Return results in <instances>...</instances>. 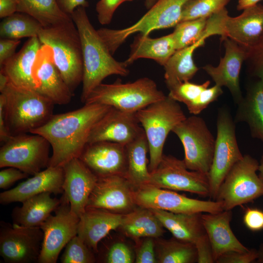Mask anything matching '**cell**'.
<instances>
[{"label":"cell","mask_w":263,"mask_h":263,"mask_svg":"<svg viewBox=\"0 0 263 263\" xmlns=\"http://www.w3.org/2000/svg\"><path fill=\"white\" fill-rule=\"evenodd\" d=\"M144 132L136 113L112 107L92 129L88 144L108 141L126 145Z\"/></svg>","instance_id":"19"},{"label":"cell","mask_w":263,"mask_h":263,"mask_svg":"<svg viewBox=\"0 0 263 263\" xmlns=\"http://www.w3.org/2000/svg\"><path fill=\"white\" fill-rule=\"evenodd\" d=\"M132 185L124 175L98 177L90 196L86 208L128 213L136 206L133 198Z\"/></svg>","instance_id":"17"},{"label":"cell","mask_w":263,"mask_h":263,"mask_svg":"<svg viewBox=\"0 0 263 263\" xmlns=\"http://www.w3.org/2000/svg\"><path fill=\"white\" fill-rule=\"evenodd\" d=\"M7 76L1 71H0V92H2L9 83Z\"/></svg>","instance_id":"54"},{"label":"cell","mask_w":263,"mask_h":263,"mask_svg":"<svg viewBox=\"0 0 263 263\" xmlns=\"http://www.w3.org/2000/svg\"><path fill=\"white\" fill-rule=\"evenodd\" d=\"M63 11L71 16L75 10L79 7L85 8L89 6L87 0H56Z\"/></svg>","instance_id":"51"},{"label":"cell","mask_w":263,"mask_h":263,"mask_svg":"<svg viewBox=\"0 0 263 263\" xmlns=\"http://www.w3.org/2000/svg\"><path fill=\"white\" fill-rule=\"evenodd\" d=\"M224 41L225 53L217 66L207 64L203 70L211 77L216 85L226 87L237 104L243 97L239 76L242 66L247 56V50L228 38Z\"/></svg>","instance_id":"22"},{"label":"cell","mask_w":263,"mask_h":263,"mask_svg":"<svg viewBox=\"0 0 263 263\" xmlns=\"http://www.w3.org/2000/svg\"><path fill=\"white\" fill-rule=\"evenodd\" d=\"M194 245L196 249L197 263H215L211 245L206 233L196 241Z\"/></svg>","instance_id":"46"},{"label":"cell","mask_w":263,"mask_h":263,"mask_svg":"<svg viewBox=\"0 0 263 263\" xmlns=\"http://www.w3.org/2000/svg\"><path fill=\"white\" fill-rule=\"evenodd\" d=\"M12 135L9 133L5 122L4 100L2 95L0 94V141L4 143Z\"/></svg>","instance_id":"53"},{"label":"cell","mask_w":263,"mask_h":263,"mask_svg":"<svg viewBox=\"0 0 263 263\" xmlns=\"http://www.w3.org/2000/svg\"><path fill=\"white\" fill-rule=\"evenodd\" d=\"M17 12L29 15L43 27L72 19L71 16L62 10L56 0H18Z\"/></svg>","instance_id":"34"},{"label":"cell","mask_w":263,"mask_h":263,"mask_svg":"<svg viewBox=\"0 0 263 263\" xmlns=\"http://www.w3.org/2000/svg\"><path fill=\"white\" fill-rule=\"evenodd\" d=\"M174 238L194 244L206 233L202 221V213H174L158 209H150Z\"/></svg>","instance_id":"30"},{"label":"cell","mask_w":263,"mask_h":263,"mask_svg":"<svg viewBox=\"0 0 263 263\" xmlns=\"http://www.w3.org/2000/svg\"><path fill=\"white\" fill-rule=\"evenodd\" d=\"M43 26L33 18L20 12L3 19L0 24L1 38L19 39L38 37Z\"/></svg>","instance_id":"35"},{"label":"cell","mask_w":263,"mask_h":263,"mask_svg":"<svg viewBox=\"0 0 263 263\" xmlns=\"http://www.w3.org/2000/svg\"><path fill=\"white\" fill-rule=\"evenodd\" d=\"M51 194L43 192L22 202L20 207H15L13 210V223L27 227H40L60 204V199L52 198Z\"/></svg>","instance_id":"31"},{"label":"cell","mask_w":263,"mask_h":263,"mask_svg":"<svg viewBox=\"0 0 263 263\" xmlns=\"http://www.w3.org/2000/svg\"><path fill=\"white\" fill-rule=\"evenodd\" d=\"M249 0H239L237 5V9L238 10H244L245 5Z\"/></svg>","instance_id":"57"},{"label":"cell","mask_w":263,"mask_h":263,"mask_svg":"<svg viewBox=\"0 0 263 263\" xmlns=\"http://www.w3.org/2000/svg\"><path fill=\"white\" fill-rule=\"evenodd\" d=\"M20 43L19 39L1 38L0 39V66L15 54L17 47Z\"/></svg>","instance_id":"50"},{"label":"cell","mask_w":263,"mask_h":263,"mask_svg":"<svg viewBox=\"0 0 263 263\" xmlns=\"http://www.w3.org/2000/svg\"><path fill=\"white\" fill-rule=\"evenodd\" d=\"M166 96L154 81L145 77L126 83L119 80L112 84L101 83L91 93L84 104L105 105L135 113Z\"/></svg>","instance_id":"6"},{"label":"cell","mask_w":263,"mask_h":263,"mask_svg":"<svg viewBox=\"0 0 263 263\" xmlns=\"http://www.w3.org/2000/svg\"><path fill=\"white\" fill-rule=\"evenodd\" d=\"M177 51L172 33L157 38L137 35L131 44L128 58L124 61L129 66L139 58H149L164 66Z\"/></svg>","instance_id":"29"},{"label":"cell","mask_w":263,"mask_h":263,"mask_svg":"<svg viewBox=\"0 0 263 263\" xmlns=\"http://www.w3.org/2000/svg\"><path fill=\"white\" fill-rule=\"evenodd\" d=\"M257 251V263H263V242L261 244L259 248Z\"/></svg>","instance_id":"55"},{"label":"cell","mask_w":263,"mask_h":263,"mask_svg":"<svg viewBox=\"0 0 263 263\" xmlns=\"http://www.w3.org/2000/svg\"><path fill=\"white\" fill-rule=\"evenodd\" d=\"M235 122L225 108L220 109L217 118V134L212 162L208 173L209 196L215 200L218 189L234 165L242 159L235 132Z\"/></svg>","instance_id":"11"},{"label":"cell","mask_w":263,"mask_h":263,"mask_svg":"<svg viewBox=\"0 0 263 263\" xmlns=\"http://www.w3.org/2000/svg\"><path fill=\"white\" fill-rule=\"evenodd\" d=\"M190 0H158L134 24L125 28H101L97 32L113 55L131 35H149L152 31L175 27L181 20L183 7Z\"/></svg>","instance_id":"7"},{"label":"cell","mask_w":263,"mask_h":263,"mask_svg":"<svg viewBox=\"0 0 263 263\" xmlns=\"http://www.w3.org/2000/svg\"><path fill=\"white\" fill-rule=\"evenodd\" d=\"M71 17L79 35L83 73L81 101L85 103L91 93L107 77L126 76L129 70L126 63L115 59L89 19L85 8H76Z\"/></svg>","instance_id":"2"},{"label":"cell","mask_w":263,"mask_h":263,"mask_svg":"<svg viewBox=\"0 0 263 263\" xmlns=\"http://www.w3.org/2000/svg\"><path fill=\"white\" fill-rule=\"evenodd\" d=\"M41 45L38 37L29 38L22 48L0 67L10 83L36 91L32 71Z\"/></svg>","instance_id":"27"},{"label":"cell","mask_w":263,"mask_h":263,"mask_svg":"<svg viewBox=\"0 0 263 263\" xmlns=\"http://www.w3.org/2000/svg\"><path fill=\"white\" fill-rule=\"evenodd\" d=\"M135 0H99L96 3L95 10L99 22L102 25L109 24L114 12L122 3Z\"/></svg>","instance_id":"44"},{"label":"cell","mask_w":263,"mask_h":263,"mask_svg":"<svg viewBox=\"0 0 263 263\" xmlns=\"http://www.w3.org/2000/svg\"><path fill=\"white\" fill-rule=\"evenodd\" d=\"M78 158L98 178L113 175L125 176V145L108 141L87 144Z\"/></svg>","instance_id":"20"},{"label":"cell","mask_w":263,"mask_h":263,"mask_svg":"<svg viewBox=\"0 0 263 263\" xmlns=\"http://www.w3.org/2000/svg\"><path fill=\"white\" fill-rule=\"evenodd\" d=\"M202 221L210 243L215 261L223 254L230 251L247 252L249 250L235 236L230 227L231 210L202 213Z\"/></svg>","instance_id":"25"},{"label":"cell","mask_w":263,"mask_h":263,"mask_svg":"<svg viewBox=\"0 0 263 263\" xmlns=\"http://www.w3.org/2000/svg\"><path fill=\"white\" fill-rule=\"evenodd\" d=\"M18 0H0V18L3 19L17 11Z\"/></svg>","instance_id":"52"},{"label":"cell","mask_w":263,"mask_h":263,"mask_svg":"<svg viewBox=\"0 0 263 263\" xmlns=\"http://www.w3.org/2000/svg\"><path fill=\"white\" fill-rule=\"evenodd\" d=\"M243 222L251 231L263 229V211L257 208H247L244 212Z\"/></svg>","instance_id":"49"},{"label":"cell","mask_w":263,"mask_h":263,"mask_svg":"<svg viewBox=\"0 0 263 263\" xmlns=\"http://www.w3.org/2000/svg\"><path fill=\"white\" fill-rule=\"evenodd\" d=\"M156 258L159 263H192L197 262L194 244L173 240L158 241Z\"/></svg>","instance_id":"36"},{"label":"cell","mask_w":263,"mask_h":263,"mask_svg":"<svg viewBox=\"0 0 263 263\" xmlns=\"http://www.w3.org/2000/svg\"><path fill=\"white\" fill-rule=\"evenodd\" d=\"M133 198L139 207L174 213H215L224 210L223 204L219 201L192 199L149 184L135 188Z\"/></svg>","instance_id":"12"},{"label":"cell","mask_w":263,"mask_h":263,"mask_svg":"<svg viewBox=\"0 0 263 263\" xmlns=\"http://www.w3.org/2000/svg\"><path fill=\"white\" fill-rule=\"evenodd\" d=\"M245 61L250 74L263 82V36L254 45L247 50Z\"/></svg>","instance_id":"41"},{"label":"cell","mask_w":263,"mask_h":263,"mask_svg":"<svg viewBox=\"0 0 263 263\" xmlns=\"http://www.w3.org/2000/svg\"><path fill=\"white\" fill-rule=\"evenodd\" d=\"M123 214L104 209L86 208L80 217L77 235L93 251L98 252V244L122 223Z\"/></svg>","instance_id":"26"},{"label":"cell","mask_w":263,"mask_h":263,"mask_svg":"<svg viewBox=\"0 0 263 263\" xmlns=\"http://www.w3.org/2000/svg\"><path fill=\"white\" fill-rule=\"evenodd\" d=\"M50 147L38 134L12 135L0 147V168L14 167L33 175L48 167Z\"/></svg>","instance_id":"9"},{"label":"cell","mask_w":263,"mask_h":263,"mask_svg":"<svg viewBox=\"0 0 263 263\" xmlns=\"http://www.w3.org/2000/svg\"><path fill=\"white\" fill-rule=\"evenodd\" d=\"M127 167L125 177L133 187L148 184L150 178L147 153L148 142L144 132L126 145Z\"/></svg>","instance_id":"33"},{"label":"cell","mask_w":263,"mask_h":263,"mask_svg":"<svg viewBox=\"0 0 263 263\" xmlns=\"http://www.w3.org/2000/svg\"><path fill=\"white\" fill-rule=\"evenodd\" d=\"M257 251L251 249L247 252L230 251L221 255L215 261L217 263H250L256 260Z\"/></svg>","instance_id":"45"},{"label":"cell","mask_w":263,"mask_h":263,"mask_svg":"<svg viewBox=\"0 0 263 263\" xmlns=\"http://www.w3.org/2000/svg\"><path fill=\"white\" fill-rule=\"evenodd\" d=\"M60 260L62 263H93L95 261L91 249L77 235L66 244Z\"/></svg>","instance_id":"39"},{"label":"cell","mask_w":263,"mask_h":263,"mask_svg":"<svg viewBox=\"0 0 263 263\" xmlns=\"http://www.w3.org/2000/svg\"><path fill=\"white\" fill-rule=\"evenodd\" d=\"M197 115L186 117L172 132L183 146V160L187 168L208 174L212 162L215 139L204 120Z\"/></svg>","instance_id":"10"},{"label":"cell","mask_w":263,"mask_h":263,"mask_svg":"<svg viewBox=\"0 0 263 263\" xmlns=\"http://www.w3.org/2000/svg\"><path fill=\"white\" fill-rule=\"evenodd\" d=\"M120 227L133 239L158 238L164 232V226L150 209L139 207L124 214Z\"/></svg>","instance_id":"32"},{"label":"cell","mask_w":263,"mask_h":263,"mask_svg":"<svg viewBox=\"0 0 263 263\" xmlns=\"http://www.w3.org/2000/svg\"><path fill=\"white\" fill-rule=\"evenodd\" d=\"M261 0H249L245 5L244 8L258 3Z\"/></svg>","instance_id":"59"},{"label":"cell","mask_w":263,"mask_h":263,"mask_svg":"<svg viewBox=\"0 0 263 263\" xmlns=\"http://www.w3.org/2000/svg\"><path fill=\"white\" fill-rule=\"evenodd\" d=\"M38 37L41 44L52 50L54 62L63 80L74 93L82 82L83 66L81 40L72 19L42 27Z\"/></svg>","instance_id":"4"},{"label":"cell","mask_w":263,"mask_h":263,"mask_svg":"<svg viewBox=\"0 0 263 263\" xmlns=\"http://www.w3.org/2000/svg\"><path fill=\"white\" fill-rule=\"evenodd\" d=\"M0 94L4 100L5 124L11 135L30 132L54 115V102L35 91L9 82Z\"/></svg>","instance_id":"3"},{"label":"cell","mask_w":263,"mask_h":263,"mask_svg":"<svg viewBox=\"0 0 263 263\" xmlns=\"http://www.w3.org/2000/svg\"><path fill=\"white\" fill-rule=\"evenodd\" d=\"M104 261L108 263H132L133 257L127 245L122 242H116L108 249Z\"/></svg>","instance_id":"43"},{"label":"cell","mask_w":263,"mask_h":263,"mask_svg":"<svg viewBox=\"0 0 263 263\" xmlns=\"http://www.w3.org/2000/svg\"><path fill=\"white\" fill-rule=\"evenodd\" d=\"M55 210L40 225L43 237L38 263H56L62 249L77 234L79 218L73 214L63 197Z\"/></svg>","instance_id":"14"},{"label":"cell","mask_w":263,"mask_h":263,"mask_svg":"<svg viewBox=\"0 0 263 263\" xmlns=\"http://www.w3.org/2000/svg\"><path fill=\"white\" fill-rule=\"evenodd\" d=\"M224 38L246 50L251 48L263 36V6L258 3L244 8L237 17L228 15L224 22Z\"/></svg>","instance_id":"24"},{"label":"cell","mask_w":263,"mask_h":263,"mask_svg":"<svg viewBox=\"0 0 263 263\" xmlns=\"http://www.w3.org/2000/svg\"><path fill=\"white\" fill-rule=\"evenodd\" d=\"M210 83L209 80L201 84L189 81L183 82L169 89L168 95L175 101L184 103L188 108L198 98L202 91L209 87Z\"/></svg>","instance_id":"40"},{"label":"cell","mask_w":263,"mask_h":263,"mask_svg":"<svg viewBox=\"0 0 263 263\" xmlns=\"http://www.w3.org/2000/svg\"><path fill=\"white\" fill-rule=\"evenodd\" d=\"M154 245L152 238H146L138 250L135 260V263H157Z\"/></svg>","instance_id":"47"},{"label":"cell","mask_w":263,"mask_h":263,"mask_svg":"<svg viewBox=\"0 0 263 263\" xmlns=\"http://www.w3.org/2000/svg\"><path fill=\"white\" fill-rule=\"evenodd\" d=\"M222 87L214 86L205 89L198 98L187 109L189 113L198 115L223 94Z\"/></svg>","instance_id":"42"},{"label":"cell","mask_w":263,"mask_h":263,"mask_svg":"<svg viewBox=\"0 0 263 263\" xmlns=\"http://www.w3.org/2000/svg\"><path fill=\"white\" fill-rule=\"evenodd\" d=\"M230 0H190L183 7L180 21L208 18L225 8Z\"/></svg>","instance_id":"38"},{"label":"cell","mask_w":263,"mask_h":263,"mask_svg":"<svg viewBox=\"0 0 263 263\" xmlns=\"http://www.w3.org/2000/svg\"><path fill=\"white\" fill-rule=\"evenodd\" d=\"M63 168L62 196L69 203L71 212L80 218L86 210L98 177L78 158L72 159Z\"/></svg>","instance_id":"21"},{"label":"cell","mask_w":263,"mask_h":263,"mask_svg":"<svg viewBox=\"0 0 263 263\" xmlns=\"http://www.w3.org/2000/svg\"><path fill=\"white\" fill-rule=\"evenodd\" d=\"M63 167H48L33 175L16 187L0 194V203L6 205L23 202L25 200L43 192L59 194L63 192Z\"/></svg>","instance_id":"23"},{"label":"cell","mask_w":263,"mask_h":263,"mask_svg":"<svg viewBox=\"0 0 263 263\" xmlns=\"http://www.w3.org/2000/svg\"><path fill=\"white\" fill-rule=\"evenodd\" d=\"M259 164L256 159L245 155L230 169L215 200L223 204L224 210H231L263 195V180L257 174Z\"/></svg>","instance_id":"8"},{"label":"cell","mask_w":263,"mask_h":263,"mask_svg":"<svg viewBox=\"0 0 263 263\" xmlns=\"http://www.w3.org/2000/svg\"><path fill=\"white\" fill-rule=\"evenodd\" d=\"M43 233L40 227L4 224L0 230V255L5 263L37 262Z\"/></svg>","instance_id":"15"},{"label":"cell","mask_w":263,"mask_h":263,"mask_svg":"<svg viewBox=\"0 0 263 263\" xmlns=\"http://www.w3.org/2000/svg\"><path fill=\"white\" fill-rule=\"evenodd\" d=\"M111 108L85 103L75 110L54 114L43 126L32 130L30 133L43 136L52 148L48 167H63L72 159L79 158L92 129Z\"/></svg>","instance_id":"1"},{"label":"cell","mask_w":263,"mask_h":263,"mask_svg":"<svg viewBox=\"0 0 263 263\" xmlns=\"http://www.w3.org/2000/svg\"><path fill=\"white\" fill-rule=\"evenodd\" d=\"M237 104L235 122L246 123L252 137L263 143V82L257 79L249 84Z\"/></svg>","instance_id":"28"},{"label":"cell","mask_w":263,"mask_h":263,"mask_svg":"<svg viewBox=\"0 0 263 263\" xmlns=\"http://www.w3.org/2000/svg\"><path fill=\"white\" fill-rule=\"evenodd\" d=\"M208 18L180 21L174 27L175 29L172 33L177 50L193 44L202 37Z\"/></svg>","instance_id":"37"},{"label":"cell","mask_w":263,"mask_h":263,"mask_svg":"<svg viewBox=\"0 0 263 263\" xmlns=\"http://www.w3.org/2000/svg\"><path fill=\"white\" fill-rule=\"evenodd\" d=\"M0 171V188L7 189L16 181L26 178L28 174L14 167H7Z\"/></svg>","instance_id":"48"},{"label":"cell","mask_w":263,"mask_h":263,"mask_svg":"<svg viewBox=\"0 0 263 263\" xmlns=\"http://www.w3.org/2000/svg\"><path fill=\"white\" fill-rule=\"evenodd\" d=\"M136 115L148 142V168L151 172L157 168L162 158L169 133L187 117L178 102L169 95L139 110Z\"/></svg>","instance_id":"5"},{"label":"cell","mask_w":263,"mask_h":263,"mask_svg":"<svg viewBox=\"0 0 263 263\" xmlns=\"http://www.w3.org/2000/svg\"><path fill=\"white\" fill-rule=\"evenodd\" d=\"M227 15V11L223 10L209 17L202 37L193 44L177 50L170 57L164 66L165 81L169 90L180 83L189 81L195 75L199 68L193 59L194 51L204 45L209 37L225 36L224 25Z\"/></svg>","instance_id":"16"},{"label":"cell","mask_w":263,"mask_h":263,"mask_svg":"<svg viewBox=\"0 0 263 263\" xmlns=\"http://www.w3.org/2000/svg\"><path fill=\"white\" fill-rule=\"evenodd\" d=\"M32 77L35 91L55 104L69 103L74 95L56 66L51 49L42 45L35 61Z\"/></svg>","instance_id":"18"},{"label":"cell","mask_w":263,"mask_h":263,"mask_svg":"<svg viewBox=\"0 0 263 263\" xmlns=\"http://www.w3.org/2000/svg\"><path fill=\"white\" fill-rule=\"evenodd\" d=\"M189 170L183 160L163 154L157 168L150 172L148 184L173 191L189 192L203 197L209 196L208 174Z\"/></svg>","instance_id":"13"},{"label":"cell","mask_w":263,"mask_h":263,"mask_svg":"<svg viewBox=\"0 0 263 263\" xmlns=\"http://www.w3.org/2000/svg\"><path fill=\"white\" fill-rule=\"evenodd\" d=\"M258 171L259 176L263 180V154L259 162Z\"/></svg>","instance_id":"56"},{"label":"cell","mask_w":263,"mask_h":263,"mask_svg":"<svg viewBox=\"0 0 263 263\" xmlns=\"http://www.w3.org/2000/svg\"><path fill=\"white\" fill-rule=\"evenodd\" d=\"M158 0H145V5L148 9L151 8Z\"/></svg>","instance_id":"58"}]
</instances>
